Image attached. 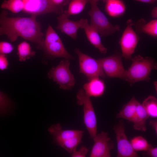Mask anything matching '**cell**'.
I'll list each match as a JSON object with an SVG mask.
<instances>
[{
    "instance_id": "obj_1",
    "label": "cell",
    "mask_w": 157,
    "mask_h": 157,
    "mask_svg": "<svg viewBox=\"0 0 157 157\" xmlns=\"http://www.w3.org/2000/svg\"><path fill=\"white\" fill-rule=\"evenodd\" d=\"M7 14L4 10L0 14V35H6L12 42L21 37L44 48V34L41 31L40 24L36 20L37 16L10 17Z\"/></svg>"
},
{
    "instance_id": "obj_2",
    "label": "cell",
    "mask_w": 157,
    "mask_h": 157,
    "mask_svg": "<svg viewBox=\"0 0 157 157\" xmlns=\"http://www.w3.org/2000/svg\"><path fill=\"white\" fill-rule=\"evenodd\" d=\"M132 64L126 70V80L131 85L136 82L149 81L152 70L157 69V63L151 58L144 57L140 55L132 59Z\"/></svg>"
},
{
    "instance_id": "obj_3",
    "label": "cell",
    "mask_w": 157,
    "mask_h": 157,
    "mask_svg": "<svg viewBox=\"0 0 157 157\" xmlns=\"http://www.w3.org/2000/svg\"><path fill=\"white\" fill-rule=\"evenodd\" d=\"M96 0H91V8L88 14L90 18V25L95 29L100 36L105 37L119 31L118 25H112L106 16L101 10L97 5Z\"/></svg>"
},
{
    "instance_id": "obj_4",
    "label": "cell",
    "mask_w": 157,
    "mask_h": 157,
    "mask_svg": "<svg viewBox=\"0 0 157 157\" xmlns=\"http://www.w3.org/2000/svg\"><path fill=\"white\" fill-rule=\"evenodd\" d=\"M77 104L82 106L83 120L90 138L93 139L97 133L96 114L90 97L83 89H80L76 96Z\"/></svg>"
},
{
    "instance_id": "obj_5",
    "label": "cell",
    "mask_w": 157,
    "mask_h": 157,
    "mask_svg": "<svg viewBox=\"0 0 157 157\" xmlns=\"http://www.w3.org/2000/svg\"><path fill=\"white\" fill-rule=\"evenodd\" d=\"M69 65V60H63L57 66L52 67L48 73L49 77L64 90L71 89L75 84L74 76L70 71Z\"/></svg>"
},
{
    "instance_id": "obj_6",
    "label": "cell",
    "mask_w": 157,
    "mask_h": 157,
    "mask_svg": "<svg viewBox=\"0 0 157 157\" xmlns=\"http://www.w3.org/2000/svg\"><path fill=\"white\" fill-rule=\"evenodd\" d=\"M74 51L78 57L79 72L85 75L88 81L95 78H106L98 60L83 53L79 49L76 48Z\"/></svg>"
},
{
    "instance_id": "obj_7",
    "label": "cell",
    "mask_w": 157,
    "mask_h": 157,
    "mask_svg": "<svg viewBox=\"0 0 157 157\" xmlns=\"http://www.w3.org/2000/svg\"><path fill=\"white\" fill-rule=\"evenodd\" d=\"M134 23L131 19L126 22V27L120 41L122 56L126 59H131L132 55L135 53L140 37L133 28Z\"/></svg>"
},
{
    "instance_id": "obj_8",
    "label": "cell",
    "mask_w": 157,
    "mask_h": 157,
    "mask_svg": "<svg viewBox=\"0 0 157 157\" xmlns=\"http://www.w3.org/2000/svg\"><path fill=\"white\" fill-rule=\"evenodd\" d=\"M121 58V55L115 54L98 60L106 76L126 81V70L124 68Z\"/></svg>"
},
{
    "instance_id": "obj_9",
    "label": "cell",
    "mask_w": 157,
    "mask_h": 157,
    "mask_svg": "<svg viewBox=\"0 0 157 157\" xmlns=\"http://www.w3.org/2000/svg\"><path fill=\"white\" fill-rule=\"evenodd\" d=\"M23 11L26 13L37 16L47 13L61 14L63 7L55 6L49 0H23Z\"/></svg>"
},
{
    "instance_id": "obj_10",
    "label": "cell",
    "mask_w": 157,
    "mask_h": 157,
    "mask_svg": "<svg viewBox=\"0 0 157 157\" xmlns=\"http://www.w3.org/2000/svg\"><path fill=\"white\" fill-rule=\"evenodd\" d=\"M113 129L115 133L117 145V157H138L139 155L133 149L125 133V127L122 120L115 125Z\"/></svg>"
},
{
    "instance_id": "obj_11",
    "label": "cell",
    "mask_w": 157,
    "mask_h": 157,
    "mask_svg": "<svg viewBox=\"0 0 157 157\" xmlns=\"http://www.w3.org/2000/svg\"><path fill=\"white\" fill-rule=\"evenodd\" d=\"M94 144L91 149L90 157H110L111 150L114 147V143L106 132L97 133L93 138Z\"/></svg>"
},
{
    "instance_id": "obj_12",
    "label": "cell",
    "mask_w": 157,
    "mask_h": 157,
    "mask_svg": "<svg viewBox=\"0 0 157 157\" xmlns=\"http://www.w3.org/2000/svg\"><path fill=\"white\" fill-rule=\"evenodd\" d=\"M69 17L64 12L58 17V25L56 28L76 40L78 31L81 28L85 19H81L79 20L73 21L69 19Z\"/></svg>"
},
{
    "instance_id": "obj_13",
    "label": "cell",
    "mask_w": 157,
    "mask_h": 157,
    "mask_svg": "<svg viewBox=\"0 0 157 157\" xmlns=\"http://www.w3.org/2000/svg\"><path fill=\"white\" fill-rule=\"evenodd\" d=\"M48 131L53 136L54 142L58 145L66 139L84 132L83 131L80 130L63 129L59 123L51 126Z\"/></svg>"
},
{
    "instance_id": "obj_14",
    "label": "cell",
    "mask_w": 157,
    "mask_h": 157,
    "mask_svg": "<svg viewBox=\"0 0 157 157\" xmlns=\"http://www.w3.org/2000/svg\"><path fill=\"white\" fill-rule=\"evenodd\" d=\"M81 28L83 29L86 37L90 43L101 53L107 52V49L103 44L100 35L97 31L89 24L85 19Z\"/></svg>"
},
{
    "instance_id": "obj_15",
    "label": "cell",
    "mask_w": 157,
    "mask_h": 157,
    "mask_svg": "<svg viewBox=\"0 0 157 157\" xmlns=\"http://www.w3.org/2000/svg\"><path fill=\"white\" fill-rule=\"evenodd\" d=\"M83 89L86 94L89 97H97L103 94L105 85L102 80L99 77H97L91 79L85 83Z\"/></svg>"
},
{
    "instance_id": "obj_16",
    "label": "cell",
    "mask_w": 157,
    "mask_h": 157,
    "mask_svg": "<svg viewBox=\"0 0 157 157\" xmlns=\"http://www.w3.org/2000/svg\"><path fill=\"white\" fill-rule=\"evenodd\" d=\"M43 49L50 55L69 60L72 56L65 48L61 40L44 45Z\"/></svg>"
},
{
    "instance_id": "obj_17",
    "label": "cell",
    "mask_w": 157,
    "mask_h": 157,
    "mask_svg": "<svg viewBox=\"0 0 157 157\" xmlns=\"http://www.w3.org/2000/svg\"><path fill=\"white\" fill-rule=\"evenodd\" d=\"M149 117L142 104L138 102L135 113L131 121L133 123V129L139 131H145L146 121Z\"/></svg>"
},
{
    "instance_id": "obj_18",
    "label": "cell",
    "mask_w": 157,
    "mask_h": 157,
    "mask_svg": "<svg viewBox=\"0 0 157 157\" xmlns=\"http://www.w3.org/2000/svg\"><path fill=\"white\" fill-rule=\"evenodd\" d=\"M136 32L144 33L156 38L157 37V20L156 19L146 22L143 18L139 19L135 24Z\"/></svg>"
},
{
    "instance_id": "obj_19",
    "label": "cell",
    "mask_w": 157,
    "mask_h": 157,
    "mask_svg": "<svg viewBox=\"0 0 157 157\" xmlns=\"http://www.w3.org/2000/svg\"><path fill=\"white\" fill-rule=\"evenodd\" d=\"M105 9L109 16L117 17L125 13L126 6L122 0H108L106 2Z\"/></svg>"
},
{
    "instance_id": "obj_20",
    "label": "cell",
    "mask_w": 157,
    "mask_h": 157,
    "mask_svg": "<svg viewBox=\"0 0 157 157\" xmlns=\"http://www.w3.org/2000/svg\"><path fill=\"white\" fill-rule=\"evenodd\" d=\"M138 102L133 96L129 102L124 105L117 114L116 118L124 119L131 122L135 113Z\"/></svg>"
},
{
    "instance_id": "obj_21",
    "label": "cell",
    "mask_w": 157,
    "mask_h": 157,
    "mask_svg": "<svg viewBox=\"0 0 157 157\" xmlns=\"http://www.w3.org/2000/svg\"><path fill=\"white\" fill-rule=\"evenodd\" d=\"M83 133H82L66 139L58 145L71 154L81 143Z\"/></svg>"
},
{
    "instance_id": "obj_22",
    "label": "cell",
    "mask_w": 157,
    "mask_h": 157,
    "mask_svg": "<svg viewBox=\"0 0 157 157\" xmlns=\"http://www.w3.org/2000/svg\"><path fill=\"white\" fill-rule=\"evenodd\" d=\"M19 60L24 61L33 56L35 52L31 50L30 44L26 41H24L20 43L17 47Z\"/></svg>"
},
{
    "instance_id": "obj_23",
    "label": "cell",
    "mask_w": 157,
    "mask_h": 157,
    "mask_svg": "<svg viewBox=\"0 0 157 157\" xmlns=\"http://www.w3.org/2000/svg\"><path fill=\"white\" fill-rule=\"evenodd\" d=\"M142 105L149 117H157V100L154 96L150 95L143 101Z\"/></svg>"
},
{
    "instance_id": "obj_24",
    "label": "cell",
    "mask_w": 157,
    "mask_h": 157,
    "mask_svg": "<svg viewBox=\"0 0 157 157\" xmlns=\"http://www.w3.org/2000/svg\"><path fill=\"white\" fill-rule=\"evenodd\" d=\"M91 0H71L68 9L64 12L69 17L71 15L78 14L82 12L88 2Z\"/></svg>"
},
{
    "instance_id": "obj_25",
    "label": "cell",
    "mask_w": 157,
    "mask_h": 157,
    "mask_svg": "<svg viewBox=\"0 0 157 157\" xmlns=\"http://www.w3.org/2000/svg\"><path fill=\"white\" fill-rule=\"evenodd\" d=\"M1 7L2 8L10 11L13 13H16L23 10L24 4L23 0H5Z\"/></svg>"
},
{
    "instance_id": "obj_26",
    "label": "cell",
    "mask_w": 157,
    "mask_h": 157,
    "mask_svg": "<svg viewBox=\"0 0 157 157\" xmlns=\"http://www.w3.org/2000/svg\"><path fill=\"white\" fill-rule=\"evenodd\" d=\"M130 142L133 149L136 152L145 151L150 144L145 138L140 135L133 138Z\"/></svg>"
},
{
    "instance_id": "obj_27",
    "label": "cell",
    "mask_w": 157,
    "mask_h": 157,
    "mask_svg": "<svg viewBox=\"0 0 157 157\" xmlns=\"http://www.w3.org/2000/svg\"><path fill=\"white\" fill-rule=\"evenodd\" d=\"M12 107L10 99L5 93L0 91V115L8 114Z\"/></svg>"
},
{
    "instance_id": "obj_28",
    "label": "cell",
    "mask_w": 157,
    "mask_h": 157,
    "mask_svg": "<svg viewBox=\"0 0 157 157\" xmlns=\"http://www.w3.org/2000/svg\"><path fill=\"white\" fill-rule=\"evenodd\" d=\"M61 40L60 38L51 26L49 25L47 29L44 46L51 43Z\"/></svg>"
},
{
    "instance_id": "obj_29",
    "label": "cell",
    "mask_w": 157,
    "mask_h": 157,
    "mask_svg": "<svg viewBox=\"0 0 157 157\" xmlns=\"http://www.w3.org/2000/svg\"><path fill=\"white\" fill-rule=\"evenodd\" d=\"M13 45L6 41H0V53L8 54L11 53L14 50Z\"/></svg>"
},
{
    "instance_id": "obj_30",
    "label": "cell",
    "mask_w": 157,
    "mask_h": 157,
    "mask_svg": "<svg viewBox=\"0 0 157 157\" xmlns=\"http://www.w3.org/2000/svg\"><path fill=\"white\" fill-rule=\"evenodd\" d=\"M88 152V149L85 146H82L78 150L76 149L71 154L72 157H85Z\"/></svg>"
},
{
    "instance_id": "obj_31",
    "label": "cell",
    "mask_w": 157,
    "mask_h": 157,
    "mask_svg": "<svg viewBox=\"0 0 157 157\" xmlns=\"http://www.w3.org/2000/svg\"><path fill=\"white\" fill-rule=\"evenodd\" d=\"M8 61L6 54L0 53V70L6 69L8 65Z\"/></svg>"
},
{
    "instance_id": "obj_32",
    "label": "cell",
    "mask_w": 157,
    "mask_h": 157,
    "mask_svg": "<svg viewBox=\"0 0 157 157\" xmlns=\"http://www.w3.org/2000/svg\"><path fill=\"white\" fill-rule=\"evenodd\" d=\"M144 151V156L151 157H157V147H154L151 144L147 149Z\"/></svg>"
},
{
    "instance_id": "obj_33",
    "label": "cell",
    "mask_w": 157,
    "mask_h": 157,
    "mask_svg": "<svg viewBox=\"0 0 157 157\" xmlns=\"http://www.w3.org/2000/svg\"><path fill=\"white\" fill-rule=\"evenodd\" d=\"M50 2L55 6L63 7L68 3L71 0H49Z\"/></svg>"
},
{
    "instance_id": "obj_34",
    "label": "cell",
    "mask_w": 157,
    "mask_h": 157,
    "mask_svg": "<svg viewBox=\"0 0 157 157\" xmlns=\"http://www.w3.org/2000/svg\"><path fill=\"white\" fill-rule=\"evenodd\" d=\"M149 124L151 126L155 132L156 135H157V121L153 120L150 121L149 123Z\"/></svg>"
},
{
    "instance_id": "obj_35",
    "label": "cell",
    "mask_w": 157,
    "mask_h": 157,
    "mask_svg": "<svg viewBox=\"0 0 157 157\" xmlns=\"http://www.w3.org/2000/svg\"><path fill=\"white\" fill-rule=\"evenodd\" d=\"M136 1L147 3H148L154 4L156 3L157 0H134Z\"/></svg>"
},
{
    "instance_id": "obj_36",
    "label": "cell",
    "mask_w": 157,
    "mask_h": 157,
    "mask_svg": "<svg viewBox=\"0 0 157 157\" xmlns=\"http://www.w3.org/2000/svg\"><path fill=\"white\" fill-rule=\"evenodd\" d=\"M151 15L152 17L155 18H157V6L154 7L151 11Z\"/></svg>"
},
{
    "instance_id": "obj_37",
    "label": "cell",
    "mask_w": 157,
    "mask_h": 157,
    "mask_svg": "<svg viewBox=\"0 0 157 157\" xmlns=\"http://www.w3.org/2000/svg\"><path fill=\"white\" fill-rule=\"evenodd\" d=\"M97 1H98L99 0L102 1L104 3H106L107 1L108 0H96Z\"/></svg>"
}]
</instances>
